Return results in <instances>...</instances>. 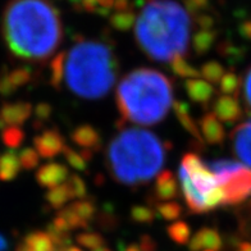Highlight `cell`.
I'll use <instances>...</instances> for the list:
<instances>
[{
    "instance_id": "1",
    "label": "cell",
    "mask_w": 251,
    "mask_h": 251,
    "mask_svg": "<svg viewBox=\"0 0 251 251\" xmlns=\"http://www.w3.org/2000/svg\"><path fill=\"white\" fill-rule=\"evenodd\" d=\"M3 37L18 59L47 60L62 43L59 12L48 0H10L3 13Z\"/></svg>"
},
{
    "instance_id": "2",
    "label": "cell",
    "mask_w": 251,
    "mask_h": 251,
    "mask_svg": "<svg viewBox=\"0 0 251 251\" xmlns=\"http://www.w3.org/2000/svg\"><path fill=\"white\" fill-rule=\"evenodd\" d=\"M175 0H148L135 21L140 49L155 62H171L187 51L191 17Z\"/></svg>"
},
{
    "instance_id": "3",
    "label": "cell",
    "mask_w": 251,
    "mask_h": 251,
    "mask_svg": "<svg viewBox=\"0 0 251 251\" xmlns=\"http://www.w3.org/2000/svg\"><path fill=\"white\" fill-rule=\"evenodd\" d=\"M167 142L148 129L123 128L106 148V167L117 182L139 187L151 181L163 168Z\"/></svg>"
},
{
    "instance_id": "4",
    "label": "cell",
    "mask_w": 251,
    "mask_h": 251,
    "mask_svg": "<svg viewBox=\"0 0 251 251\" xmlns=\"http://www.w3.org/2000/svg\"><path fill=\"white\" fill-rule=\"evenodd\" d=\"M116 102L126 122L156 125L173 106V83L164 73L154 68H136L119 81Z\"/></svg>"
},
{
    "instance_id": "5",
    "label": "cell",
    "mask_w": 251,
    "mask_h": 251,
    "mask_svg": "<svg viewBox=\"0 0 251 251\" xmlns=\"http://www.w3.org/2000/svg\"><path fill=\"white\" fill-rule=\"evenodd\" d=\"M119 63L112 48L95 40H82L66 53L64 81L82 99H101L117 81Z\"/></svg>"
},
{
    "instance_id": "6",
    "label": "cell",
    "mask_w": 251,
    "mask_h": 251,
    "mask_svg": "<svg viewBox=\"0 0 251 251\" xmlns=\"http://www.w3.org/2000/svg\"><path fill=\"white\" fill-rule=\"evenodd\" d=\"M225 194L223 205L242 204L251 198V169L240 165L218 181Z\"/></svg>"
},
{
    "instance_id": "7",
    "label": "cell",
    "mask_w": 251,
    "mask_h": 251,
    "mask_svg": "<svg viewBox=\"0 0 251 251\" xmlns=\"http://www.w3.org/2000/svg\"><path fill=\"white\" fill-rule=\"evenodd\" d=\"M181 165L187 172L188 177L191 179L192 185L195 186L202 196L210 192L213 188L218 185V181L215 178L213 172L206 167V163L202 162V159L195 152H187L182 158Z\"/></svg>"
},
{
    "instance_id": "8",
    "label": "cell",
    "mask_w": 251,
    "mask_h": 251,
    "mask_svg": "<svg viewBox=\"0 0 251 251\" xmlns=\"http://www.w3.org/2000/svg\"><path fill=\"white\" fill-rule=\"evenodd\" d=\"M33 145L40 158L53 159L63 152L66 148V140L58 129L49 128L33 139Z\"/></svg>"
},
{
    "instance_id": "9",
    "label": "cell",
    "mask_w": 251,
    "mask_h": 251,
    "mask_svg": "<svg viewBox=\"0 0 251 251\" xmlns=\"http://www.w3.org/2000/svg\"><path fill=\"white\" fill-rule=\"evenodd\" d=\"M231 144L235 155L251 168V118L236 126L231 132Z\"/></svg>"
},
{
    "instance_id": "10",
    "label": "cell",
    "mask_w": 251,
    "mask_h": 251,
    "mask_svg": "<svg viewBox=\"0 0 251 251\" xmlns=\"http://www.w3.org/2000/svg\"><path fill=\"white\" fill-rule=\"evenodd\" d=\"M68 177H70V171L67 165L62 163H47L41 165L36 172L37 183L48 190L66 183Z\"/></svg>"
},
{
    "instance_id": "11",
    "label": "cell",
    "mask_w": 251,
    "mask_h": 251,
    "mask_svg": "<svg viewBox=\"0 0 251 251\" xmlns=\"http://www.w3.org/2000/svg\"><path fill=\"white\" fill-rule=\"evenodd\" d=\"M178 178L188 212L192 213V214H202V213H206V209H205L204 204V196L196 190L195 186L192 185L191 179H190L187 172H186L185 168L182 165H179L178 168Z\"/></svg>"
},
{
    "instance_id": "12",
    "label": "cell",
    "mask_w": 251,
    "mask_h": 251,
    "mask_svg": "<svg viewBox=\"0 0 251 251\" xmlns=\"http://www.w3.org/2000/svg\"><path fill=\"white\" fill-rule=\"evenodd\" d=\"M213 114L225 123H235L242 117V109L238 98L221 95L213 102Z\"/></svg>"
},
{
    "instance_id": "13",
    "label": "cell",
    "mask_w": 251,
    "mask_h": 251,
    "mask_svg": "<svg viewBox=\"0 0 251 251\" xmlns=\"http://www.w3.org/2000/svg\"><path fill=\"white\" fill-rule=\"evenodd\" d=\"M199 129L202 136V140L210 145H221L227 137L226 129L213 113H204L199 119Z\"/></svg>"
},
{
    "instance_id": "14",
    "label": "cell",
    "mask_w": 251,
    "mask_h": 251,
    "mask_svg": "<svg viewBox=\"0 0 251 251\" xmlns=\"http://www.w3.org/2000/svg\"><path fill=\"white\" fill-rule=\"evenodd\" d=\"M71 140L81 150H89L95 154L102 146L101 135L99 131L90 125H81L71 132Z\"/></svg>"
},
{
    "instance_id": "15",
    "label": "cell",
    "mask_w": 251,
    "mask_h": 251,
    "mask_svg": "<svg viewBox=\"0 0 251 251\" xmlns=\"http://www.w3.org/2000/svg\"><path fill=\"white\" fill-rule=\"evenodd\" d=\"M173 110H175L179 125L183 127L186 132L190 133L196 140L199 146L202 149L204 148V140H202V136L200 133V129H199V125L192 117L190 105L187 102L182 101V100H177V101H173Z\"/></svg>"
},
{
    "instance_id": "16",
    "label": "cell",
    "mask_w": 251,
    "mask_h": 251,
    "mask_svg": "<svg viewBox=\"0 0 251 251\" xmlns=\"http://www.w3.org/2000/svg\"><path fill=\"white\" fill-rule=\"evenodd\" d=\"M154 195L160 201H172L178 196V182L171 171L165 169L156 176Z\"/></svg>"
},
{
    "instance_id": "17",
    "label": "cell",
    "mask_w": 251,
    "mask_h": 251,
    "mask_svg": "<svg viewBox=\"0 0 251 251\" xmlns=\"http://www.w3.org/2000/svg\"><path fill=\"white\" fill-rule=\"evenodd\" d=\"M185 89L188 98L196 104H200L204 108L209 105L214 98L215 89L212 83L206 82L205 79L191 78L185 82Z\"/></svg>"
},
{
    "instance_id": "18",
    "label": "cell",
    "mask_w": 251,
    "mask_h": 251,
    "mask_svg": "<svg viewBox=\"0 0 251 251\" xmlns=\"http://www.w3.org/2000/svg\"><path fill=\"white\" fill-rule=\"evenodd\" d=\"M33 112L32 104L26 101L7 104L1 108L0 118L9 125H22L30 118Z\"/></svg>"
},
{
    "instance_id": "19",
    "label": "cell",
    "mask_w": 251,
    "mask_h": 251,
    "mask_svg": "<svg viewBox=\"0 0 251 251\" xmlns=\"http://www.w3.org/2000/svg\"><path fill=\"white\" fill-rule=\"evenodd\" d=\"M222 246V238L219 233L213 228H201L199 229L192 240L190 241V249L192 251L201 250L202 248H206L209 250H218Z\"/></svg>"
},
{
    "instance_id": "20",
    "label": "cell",
    "mask_w": 251,
    "mask_h": 251,
    "mask_svg": "<svg viewBox=\"0 0 251 251\" xmlns=\"http://www.w3.org/2000/svg\"><path fill=\"white\" fill-rule=\"evenodd\" d=\"M20 156L16 152L9 151L0 158V179L10 181L18 176L21 171Z\"/></svg>"
},
{
    "instance_id": "21",
    "label": "cell",
    "mask_w": 251,
    "mask_h": 251,
    "mask_svg": "<svg viewBox=\"0 0 251 251\" xmlns=\"http://www.w3.org/2000/svg\"><path fill=\"white\" fill-rule=\"evenodd\" d=\"M45 200L51 208L55 209V210H60L62 208L67 206V204L72 200V196H71L70 190L66 186V183H63V185L48 190V192L45 194Z\"/></svg>"
},
{
    "instance_id": "22",
    "label": "cell",
    "mask_w": 251,
    "mask_h": 251,
    "mask_svg": "<svg viewBox=\"0 0 251 251\" xmlns=\"http://www.w3.org/2000/svg\"><path fill=\"white\" fill-rule=\"evenodd\" d=\"M217 39V32L210 30H201L196 32L192 37V48L199 56H202L208 53L214 45Z\"/></svg>"
},
{
    "instance_id": "23",
    "label": "cell",
    "mask_w": 251,
    "mask_h": 251,
    "mask_svg": "<svg viewBox=\"0 0 251 251\" xmlns=\"http://www.w3.org/2000/svg\"><path fill=\"white\" fill-rule=\"evenodd\" d=\"M169 68L175 73L176 76L181 78H199L200 77V71L192 66L191 63H188L187 59L183 56H176L175 59L169 62Z\"/></svg>"
},
{
    "instance_id": "24",
    "label": "cell",
    "mask_w": 251,
    "mask_h": 251,
    "mask_svg": "<svg viewBox=\"0 0 251 251\" xmlns=\"http://www.w3.org/2000/svg\"><path fill=\"white\" fill-rule=\"evenodd\" d=\"M71 209H72L75 214L78 217L81 221L89 225L90 222L95 219L96 215V206L94 200L91 199H82V200H76L75 202L70 204Z\"/></svg>"
},
{
    "instance_id": "25",
    "label": "cell",
    "mask_w": 251,
    "mask_h": 251,
    "mask_svg": "<svg viewBox=\"0 0 251 251\" xmlns=\"http://www.w3.org/2000/svg\"><path fill=\"white\" fill-rule=\"evenodd\" d=\"M64 59L66 53L56 54L50 63V85L55 90H59L64 82Z\"/></svg>"
},
{
    "instance_id": "26",
    "label": "cell",
    "mask_w": 251,
    "mask_h": 251,
    "mask_svg": "<svg viewBox=\"0 0 251 251\" xmlns=\"http://www.w3.org/2000/svg\"><path fill=\"white\" fill-rule=\"evenodd\" d=\"M242 79L235 72H227L222 77L219 82V90L222 95H229L238 98V94L241 91Z\"/></svg>"
},
{
    "instance_id": "27",
    "label": "cell",
    "mask_w": 251,
    "mask_h": 251,
    "mask_svg": "<svg viewBox=\"0 0 251 251\" xmlns=\"http://www.w3.org/2000/svg\"><path fill=\"white\" fill-rule=\"evenodd\" d=\"M223 76H225V68L217 60H209L204 63L200 68V77L212 85L221 82Z\"/></svg>"
},
{
    "instance_id": "28",
    "label": "cell",
    "mask_w": 251,
    "mask_h": 251,
    "mask_svg": "<svg viewBox=\"0 0 251 251\" xmlns=\"http://www.w3.org/2000/svg\"><path fill=\"white\" fill-rule=\"evenodd\" d=\"M154 209H155V214L164 221H176L181 217L182 212H183L182 206L177 201L158 202L155 204Z\"/></svg>"
},
{
    "instance_id": "29",
    "label": "cell",
    "mask_w": 251,
    "mask_h": 251,
    "mask_svg": "<svg viewBox=\"0 0 251 251\" xmlns=\"http://www.w3.org/2000/svg\"><path fill=\"white\" fill-rule=\"evenodd\" d=\"M169 237L172 238L173 241L177 244H187L190 241V236H191V229L190 226L186 222L177 221L167 228Z\"/></svg>"
},
{
    "instance_id": "30",
    "label": "cell",
    "mask_w": 251,
    "mask_h": 251,
    "mask_svg": "<svg viewBox=\"0 0 251 251\" xmlns=\"http://www.w3.org/2000/svg\"><path fill=\"white\" fill-rule=\"evenodd\" d=\"M129 217L136 223L140 225H150L154 222L156 214L155 210L148 205H133L129 210Z\"/></svg>"
},
{
    "instance_id": "31",
    "label": "cell",
    "mask_w": 251,
    "mask_h": 251,
    "mask_svg": "<svg viewBox=\"0 0 251 251\" xmlns=\"http://www.w3.org/2000/svg\"><path fill=\"white\" fill-rule=\"evenodd\" d=\"M76 242L81 248L91 251L95 249L104 246V237L98 232H81L76 236Z\"/></svg>"
},
{
    "instance_id": "32",
    "label": "cell",
    "mask_w": 251,
    "mask_h": 251,
    "mask_svg": "<svg viewBox=\"0 0 251 251\" xmlns=\"http://www.w3.org/2000/svg\"><path fill=\"white\" fill-rule=\"evenodd\" d=\"M66 186L70 190L72 200H82L87 195V187L83 178L78 175H70L68 179L66 181Z\"/></svg>"
},
{
    "instance_id": "33",
    "label": "cell",
    "mask_w": 251,
    "mask_h": 251,
    "mask_svg": "<svg viewBox=\"0 0 251 251\" xmlns=\"http://www.w3.org/2000/svg\"><path fill=\"white\" fill-rule=\"evenodd\" d=\"M63 155L64 159L67 160V163L75 168L76 171H81V172H85L87 169V160L86 158L82 155V152L77 151V150L72 149L71 146L66 145L64 150H63Z\"/></svg>"
},
{
    "instance_id": "34",
    "label": "cell",
    "mask_w": 251,
    "mask_h": 251,
    "mask_svg": "<svg viewBox=\"0 0 251 251\" xmlns=\"http://www.w3.org/2000/svg\"><path fill=\"white\" fill-rule=\"evenodd\" d=\"M20 162L21 165L27 171H32L39 165L40 155L39 152L32 148H25L22 151L20 152Z\"/></svg>"
},
{
    "instance_id": "35",
    "label": "cell",
    "mask_w": 251,
    "mask_h": 251,
    "mask_svg": "<svg viewBox=\"0 0 251 251\" xmlns=\"http://www.w3.org/2000/svg\"><path fill=\"white\" fill-rule=\"evenodd\" d=\"M3 139L9 148H18L24 142L25 133L22 129L17 128V127H10V128L5 129Z\"/></svg>"
},
{
    "instance_id": "36",
    "label": "cell",
    "mask_w": 251,
    "mask_h": 251,
    "mask_svg": "<svg viewBox=\"0 0 251 251\" xmlns=\"http://www.w3.org/2000/svg\"><path fill=\"white\" fill-rule=\"evenodd\" d=\"M135 21H136V17L133 13H118L116 16H113L112 18V25L116 28L121 31H126L131 28V27L135 25Z\"/></svg>"
},
{
    "instance_id": "37",
    "label": "cell",
    "mask_w": 251,
    "mask_h": 251,
    "mask_svg": "<svg viewBox=\"0 0 251 251\" xmlns=\"http://www.w3.org/2000/svg\"><path fill=\"white\" fill-rule=\"evenodd\" d=\"M51 114H53V106L50 105L49 102H40L35 108V116L40 125H44V122H47L51 117Z\"/></svg>"
},
{
    "instance_id": "38",
    "label": "cell",
    "mask_w": 251,
    "mask_h": 251,
    "mask_svg": "<svg viewBox=\"0 0 251 251\" xmlns=\"http://www.w3.org/2000/svg\"><path fill=\"white\" fill-rule=\"evenodd\" d=\"M242 95H244V101L248 106V109L251 112V66L242 79Z\"/></svg>"
},
{
    "instance_id": "39",
    "label": "cell",
    "mask_w": 251,
    "mask_h": 251,
    "mask_svg": "<svg viewBox=\"0 0 251 251\" xmlns=\"http://www.w3.org/2000/svg\"><path fill=\"white\" fill-rule=\"evenodd\" d=\"M240 251H251V242H245L241 245Z\"/></svg>"
},
{
    "instance_id": "40",
    "label": "cell",
    "mask_w": 251,
    "mask_h": 251,
    "mask_svg": "<svg viewBox=\"0 0 251 251\" xmlns=\"http://www.w3.org/2000/svg\"><path fill=\"white\" fill-rule=\"evenodd\" d=\"M55 245H56V244H55ZM55 251H59V248H58V245H56ZM91 251H112V250H109V249L105 248V246H100V248L95 249V250H91Z\"/></svg>"
},
{
    "instance_id": "41",
    "label": "cell",
    "mask_w": 251,
    "mask_h": 251,
    "mask_svg": "<svg viewBox=\"0 0 251 251\" xmlns=\"http://www.w3.org/2000/svg\"><path fill=\"white\" fill-rule=\"evenodd\" d=\"M126 251H140V250L136 245H131V246H128V248L126 249Z\"/></svg>"
},
{
    "instance_id": "42",
    "label": "cell",
    "mask_w": 251,
    "mask_h": 251,
    "mask_svg": "<svg viewBox=\"0 0 251 251\" xmlns=\"http://www.w3.org/2000/svg\"><path fill=\"white\" fill-rule=\"evenodd\" d=\"M246 209H248L249 214H250V217H251V199H250V201H249L248 206H246Z\"/></svg>"
}]
</instances>
